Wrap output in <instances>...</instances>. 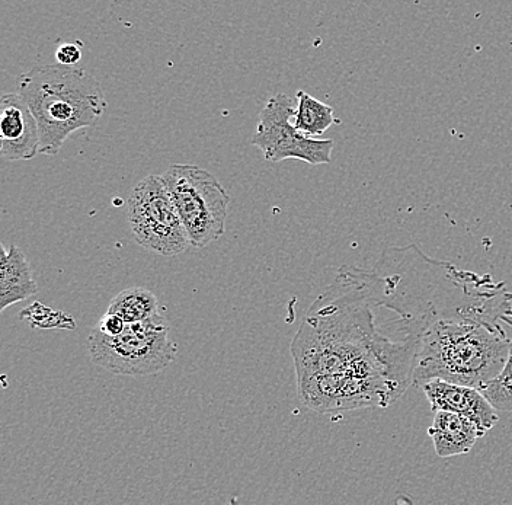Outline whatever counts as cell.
I'll return each instance as SVG.
<instances>
[{"instance_id":"1","label":"cell","mask_w":512,"mask_h":505,"mask_svg":"<svg viewBox=\"0 0 512 505\" xmlns=\"http://www.w3.org/2000/svg\"><path fill=\"white\" fill-rule=\"evenodd\" d=\"M363 270L339 268L291 343L300 401L320 414L387 408L414 386L419 337L393 340L376 325Z\"/></svg>"},{"instance_id":"2","label":"cell","mask_w":512,"mask_h":505,"mask_svg":"<svg viewBox=\"0 0 512 505\" xmlns=\"http://www.w3.org/2000/svg\"><path fill=\"white\" fill-rule=\"evenodd\" d=\"M512 309L434 319L419 334L414 386L431 380L483 389L504 369L510 354Z\"/></svg>"},{"instance_id":"3","label":"cell","mask_w":512,"mask_h":505,"mask_svg":"<svg viewBox=\"0 0 512 505\" xmlns=\"http://www.w3.org/2000/svg\"><path fill=\"white\" fill-rule=\"evenodd\" d=\"M19 95L40 131L41 155L59 153L75 131L96 126L107 99L95 76L79 67L37 66L19 78Z\"/></svg>"},{"instance_id":"4","label":"cell","mask_w":512,"mask_h":505,"mask_svg":"<svg viewBox=\"0 0 512 505\" xmlns=\"http://www.w3.org/2000/svg\"><path fill=\"white\" fill-rule=\"evenodd\" d=\"M163 313L126 326L118 337H105L92 328L88 351L96 366L121 376H149L168 369L176 359V344L169 338Z\"/></svg>"},{"instance_id":"5","label":"cell","mask_w":512,"mask_h":505,"mask_svg":"<svg viewBox=\"0 0 512 505\" xmlns=\"http://www.w3.org/2000/svg\"><path fill=\"white\" fill-rule=\"evenodd\" d=\"M190 246L206 248L222 238L230 198L222 182L206 169L175 163L162 175Z\"/></svg>"},{"instance_id":"6","label":"cell","mask_w":512,"mask_h":505,"mask_svg":"<svg viewBox=\"0 0 512 505\" xmlns=\"http://www.w3.org/2000/svg\"><path fill=\"white\" fill-rule=\"evenodd\" d=\"M128 223L137 244L162 257H175L190 246L162 177L147 175L128 198Z\"/></svg>"},{"instance_id":"7","label":"cell","mask_w":512,"mask_h":505,"mask_svg":"<svg viewBox=\"0 0 512 505\" xmlns=\"http://www.w3.org/2000/svg\"><path fill=\"white\" fill-rule=\"evenodd\" d=\"M294 115L296 108L288 95L272 97L259 114L252 145L261 149L264 158L271 163L287 159H297L309 165L331 163L334 140L312 139L299 133L291 123Z\"/></svg>"},{"instance_id":"8","label":"cell","mask_w":512,"mask_h":505,"mask_svg":"<svg viewBox=\"0 0 512 505\" xmlns=\"http://www.w3.org/2000/svg\"><path fill=\"white\" fill-rule=\"evenodd\" d=\"M0 143V153L6 161H31L40 153L37 120L19 94H3L0 102Z\"/></svg>"},{"instance_id":"9","label":"cell","mask_w":512,"mask_h":505,"mask_svg":"<svg viewBox=\"0 0 512 505\" xmlns=\"http://www.w3.org/2000/svg\"><path fill=\"white\" fill-rule=\"evenodd\" d=\"M419 389L430 401L432 411L460 415L478 425L483 434L498 424V411L479 389L453 385L443 380H431Z\"/></svg>"},{"instance_id":"10","label":"cell","mask_w":512,"mask_h":505,"mask_svg":"<svg viewBox=\"0 0 512 505\" xmlns=\"http://www.w3.org/2000/svg\"><path fill=\"white\" fill-rule=\"evenodd\" d=\"M2 248L0 257V310L24 302L38 293L37 281L27 255L16 245Z\"/></svg>"},{"instance_id":"11","label":"cell","mask_w":512,"mask_h":505,"mask_svg":"<svg viewBox=\"0 0 512 505\" xmlns=\"http://www.w3.org/2000/svg\"><path fill=\"white\" fill-rule=\"evenodd\" d=\"M435 453L440 457L467 455L476 441L485 434L475 423L450 412H435L434 421L428 428Z\"/></svg>"},{"instance_id":"12","label":"cell","mask_w":512,"mask_h":505,"mask_svg":"<svg viewBox=\"0 0 512 505\" xmlns=\"http://www.w3.org/2000/svg\"><path fill=\"white\" fill-rule=\"evenodd\" d=\"M107 312L130 325L152 319L160 313V309L158 299L150 290L144 287H130L111 300Z\"/></svg>"},{"instance_id":"13","label":"cell","mask_w":512,"mask_h":505,"mask_svg":"<svg viewBox=\"0 0 512 505\" xmlns=\"http://www.w3.org/2000/svg\"><path fill=\"white\" fill-rule=\"evenodd\" d=\"M339 123L341 121L336 120L334 108L331 105L313 98L307 92H297V108L293 124L299 133L315 139L316 136H320L334 124Z\"/></svg>"},{"instance_id":"14","label":"cell","mask_w":512,"mask_h":505,"mask_svg":"<svg viewBox=\"0 0 512 505\" xmlns=\"http://www.w3.org/2000/svg\"><path fill=\"white\" fill-rule=\"evenodd\" d=\"M480 391L496 411L512 412V337L510 354L504 369Z\"/></svg>"},{"instance_id":"15","label":"cell","mask_w":512,"mask_h":505,"mask_svg":"<svg viewBox=\"0 0 512 505\" xmlns=\"http://www.w3.org/2000/svg\"><path fill=\"white\" fill-rule=\"evenodd\" d=\"M21 319H30L31 324L35 328H76V322L73 321L72 316L46 308L40 302L35 303V305L30 306L28 309L22 310Z\"/></svg>"},{"instance_id":"16","label":"cell","mask_w":512,"mask_h":505,"mask_svg":"<svg viewBox=\"0 0 512 505\" xmlns=\"http://www.w3.org/2000/svg\"><path fill=\"white\" fill-rule=\"evenodd\" d=\"M126 326L127 324L123 319L107 312L101 319H99L98 324H96L94 328L98 329V331L101 332L102 335H105V337L114 338L123 334Z\"/></svg>"},{"instance_id":"17","label":"cell","mask_w":512,"mask_h":505,"mask_svg":"<svg viewBox=\"0 0 512 505\" xmlns=\"http://www.w3.org/2000/svg\"><path fill=\"white\" fill-rule=\"evenodd\" d=\"M56 59L60 66L75 67L82 59V43L62 44L56 51Z\"/></svg>"}]
</instances>
